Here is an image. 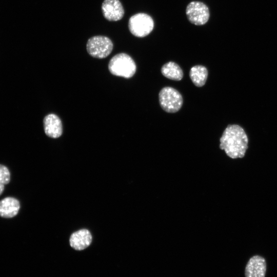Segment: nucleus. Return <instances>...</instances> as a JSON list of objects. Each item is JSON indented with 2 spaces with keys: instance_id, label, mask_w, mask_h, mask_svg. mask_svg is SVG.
Segmentation results:
<instances>
[{
  "instance_id": "4",
  "label": "nucleus",
  "mask_w": 277,
  "mask_h": 277,
  "mask_svg": "<svg viewBox=\"0 0 277 277\" xmlns=\"http://www.w3.org/2000/svg\"><path fill=\"white\" fill-rule=\"evenodd\" d=\"M159 98L161 107L168 113L178 111L183 104V97L180 93L170 87L162 88L159 93Z\"/></svg>"
},
{
  "instance_id": "3",
  "label": "nucleus",
  "mask_w": 277,
  "mask_h": 277,
  "mask_svg": "<svg viewBox=\"0 0 277 277\" xmlns=\"http://www.w3.org/2000/svg\"><path fill=\"white\" fill-rule=\"evenodd\" d=\"M128 27L133 35L143 37L148 35L152 31L154 22L152 17L147 14L138 13L129 18Z\"/></svg>"
},
{
  "instance_id": "13",
  "label": "nucleus",
  "mask_w": 277,
  "mask_h": 277,
  "mask_svg": "<svg viewBox=\"0 0 277 277\" xmlns=\"http://www.w3.org/2000/svg\"><path fill=\"white\" fill-rule=\"evenodd\" d=\"M161 72L166 77L174 81H180L183 76L181 67L173 62H169L164 64L161 68Z\"/></svg>"
},
{
  "instance_id": "1",
  "label": "nucleus",
  "mask_w": 277,
  "mask_h": 277,
  "mask_svg": "<svg viewBox=\"0 0 277 277\" xmlns=\"http://www.w3.org/2000/svg\"><path fill=\"white\" fill-rule=\"evenodd\" d=\"M220 148L232 159L243 158L248 149L247 134L239 125H228L220 138Z\"/></svg>"
},
{
  "instance_id": "12",
  "label": "nucleus",
  "mask_w": 277,
  "mask_h": 277,
  "mask_svg": "<svg viewBox=\"0 0 277 277\" xmlns=\"http://www.w3.org/2000/svg\"><path fill=\"white\" fill-rule=\"evenodd\" d=\"M189 76L194 85L197 87L203 86L208 77V70L202 65L192 67L189 72Z\"/></svg>"
},
{
  "instance_id": "8",
  "label": "nucleus",
  "mask_w": 277,
  "mask_h": 277,
  "mask_svg": "<svg viewBox=\"0 0 277 277\" xmlns=\"http://www.w3.org/2000/svg\"><path fill=\"white\" fill-rule=\"evenodd\" d=\"M266 271L265 259L258 255L252 256L245 269V277H265Z\"/></svg>"
},
{
  "instance_id": "15",
  "label": "nucleus",
  "mask_w": 277,
  "mask_h": 277,
  "mask_svg": "<svg viewBox=\"0 0 277 277\" xmlns=\"http://www.w3.org/2000/svg\"><path fill=\"white\" fill-rule=\"evenodd\" d=\"M4 189V184L0 183V195L2 193Z\"/></svg>"
},
{
  "instance_id": "2",
  "label": "nucleus",
  "mask_w": 277,
  "mask_h": 277,
  "mask_svg": "<svg viewBox=\"0 0 277 277\" xmlns=\"http://www.w3.org/2000/svg\"><path fill=\"white\" fill-rule=\"evenodd\" d=\"M108 69L113 75L128 78L134 75L136 67L134 61L129 55L121 53L111 58Z\"/></svg>"
},
{
  "instance_id": "9",
  "label": "nucleus",
  "mask_w": 277,
  "mask_h": 277,
  "mask_svg": "<svg viewBox=\"0 0 277 277\" xmlns=\"http://www.w3.org/2000/svg\"><path fill=\"white\" fill-rule=\"evenodd\" d=\"M44 131L46 134L52 138L61 136L63 132V126L60 118L54 114L46 115L43 120Z\"/></svg>"
},
{
  "instance_id": "5",
  "label": "nucleus",
  "mask_w": 277,
  "mask_h": 277,
  "mask_svg": "<svg viewBox=\"0 0 277 277\" xmlns=\"http://www.w3.org/2000/svg\"><path fill=\"white\" fill-rule=\"evenodd\" d=\"M111 40L105 36L97 35L90 37L87 41L88 53L92 57L103 58L108 56L113 49Z\"/></svg>"
},
{
  "instance_id": "14",
  "label": "nucleus",
  "mask_w": 277,
  "mask_h": 277,
  "mask_svg": "<svg viewBox=\"0 0 277 277\" xmlns=\"http://www.w3.org/2000/svg\"><path fill=\"white\" fill-rule=\"evenodd\" d=\"M10 174L8 168L2 165H0V183L5 185L9 183Z\"/></svg>"
},
{
  "instance_id": "7",
  "label": "nucleus",
  "mask_w": 277,
  "mask_h": 277,
  "mask_svg": "<svg viewBox=\"0 0 277 277\" xmlns=\"http://www.w3.org/2000/svg\"><path fill=\"white\" fill-rule=\"evenodd\" d=\"M102 11L104 17L109 21H119L124 15V8L119 0H104Z\"/></svg>"
},
{
  "instance_id": "10",
  "label": "nucleus",
  "mask_w": 277,
  "mask_h": 277,
  "mask_svg": "<svg viewBox=\"0 0 277 277\" xmlns=\"http://www.w3.org/2000/svg\"><path fill=\"white\" fill-rule=\"evenodd\" d=\"M90 231L85 229L73 233L69 239L70 245L76 250H82L87 248L92 242Z\"/></svg>"
},
{
  "instance_id": "6",
  "label": "nucleus",
  "mask_w": 277,
  "mask_h": 277,
  "mask_svg": "<svg viewBox=\"0 0 277 277\" xmlns=\"http://www.w3.org/2000/svg\"><path fill=\"white\" fill-rule=\"evenodd\" d=\"M186 13L190 22L195 25H204L210 16L208 7L203 3L198 1L190 2L187 6Z\"/></svg>"
},
{
  "instance_id": "11",
  "label": "nucleus",
  "mask_w": 277,
  "mask_h": 277,
  "mask_svg": "<svg viewBox=\"0 0 277 277\" xmlns=\"http://www.w3.org/2000/svg\"><path fill=\"white\" fill-rule=\"evenodd\" d=\"M19 203L12 197L4 198L0 201V216L10 218L15 216L19 209Z\"/></svg>"
}]
</instances>
